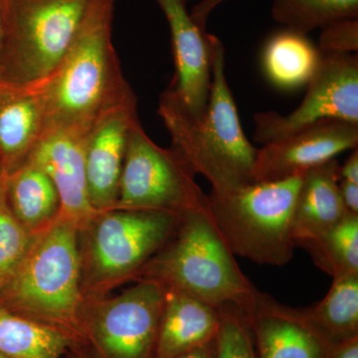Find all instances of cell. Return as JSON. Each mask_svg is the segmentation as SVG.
I'll return each instance as SVG.
<instances>
[{"label": "cell", "instance_id": "1", "mask_svg": "<svg viewBox=\"0 0 358 358\" xmlns=\"http://www.w3.org/2000/svg\"><path fill=\"white\" fill-rule=\"evenodd\" d=\"M115 2L94 1L64 60L41 87V138L65 129L91 131L106 115L136 98L112 42Z\"/></svg>", "mask_w": 358, "mask_h": 358}, {"label": "cell", "instance_id": "2", "mask_svg": "<svg viewBox=\"0 0 358 358\" xmlns=\"http://www.w3.org/2000/svg\"><path fill=\"white\" fill-rule=\"evenodd\" d=\"M225 67V48L221 40L213 35L211 87L201 119L186 115L164 93L157 109L171 134V148L195 173L209 181L211 192L215 193L255 183L252 173L258 152L240 124Z\"/></svg>", "mask_w": 358, "mask_h": 358}, {"label": "cell", "instance_id": "3", "mask_svg": "<svg viewBox=\"0 0 358 358\" xmlns=\"http://www.w3.org/2000/svg\"><path fill=\"white\" fill-rule=\"evenodd\" d=\"M159 282L219 308L234 305L248 315L259 289L242 272L207 211V204L181 214L164 246L136 278Z\"/></svg>", "mask_w": 358, "mask_h": 358}, {"label": "cell", "instance_id": "4", "mask_svg": "<svg viewBox=\"0 0 358 358\" xmlns=\"http://www.w3.org/2000/svg\"><path fill=\"white\" fill-rule=\"evenodd\" d=\"M79 228L59 216L33 237L15 272L0 292V306L49 326H77L85 303Z\"/></svg>", "mask_w": 358, "mask_h": 358}, {"label": "cell", "instance_id": "5", "mask_svg": "<svg viewBox=\"0 0 358 358\" xmlns=\"http://www.w3.org/2000/svg\"><path fill=\"white\" fill-rule=\"evenodd\" d=\"M178 216L162 211L113 208L98 211L79 228L85 300L103 298L136 279L173 234Z\"/></svg>", "mask_w": 358, "mask_h": 358}, {"label": "cell", "instance_id": "6", "mask_svg": "<svg viewBox=\"0 0 358 358\" xmlns=\"http://www.w3.org/2000/svg\"><path fill=\"white\" fill-rule=\"evenodd\" d=\"M95 0H7L0 82L44 86L64 60Z\"/></svg>", "mask_w": 358, "mask_h": 358}, {"label": "cell", "instance_id": "7", "mask_svg": "<svg viewBox=\"0 0 358 358\" xmlns=\"http://www.w3.org/2000/svg\"><path fill=\"white\" fill-rule=\"evenodd\" d=\"M303 173L207 195V211L233 255L278 267L293 259L292 220Z\"/></svg>", "mask_w": 358, "mask_h": 358}, {"label": "cell", "instance_id": "8", "mask_svg": "<svg viewBox=\"0 0 358 358\" xmlns=\"http://www.w3.org/2000/svg\"><path fill=\"white\" fill-rule=\"evenodd\" d=\"M196 173L171 148L150 140L141 122L134 124L115 208L162 211L179 216L207 204Z\"/></svg>", "mask_w": 358, "mask_h": 358}, {"label": "cell", "instance_id": "9", "mask_svg": "<svg viewBox=\"0 0 358 358\" xmlns=\"http://www.w3.org/2000/svg\"><path fill=\"white\" fill-rule=\"evenodd\" d=\"M164 299L159 282L138 280L117 296L85 300L81 317L106 357H155Z\"/></svg>", "mask_w": 358, "mask_h": 358}, {"label": "cell", "instance_id": "10", "mask_svg": "<svg viewBox=\"0 0 358 358\" xmlns=\"http://www.w3.org/2000/svg\"><path fill=\"white\" fill-rule=\"evenodd\" d=\"M300 106L291 114L274 110L254 115V140L268 145L327 120L358 124V56L322 54Z\"/></svg>", "mask_w": 358, "mask_h": 358}, {"label": "cell", "instance_id": "11", "mask_svg": "<svg viewBox=\"0 0 358 358\" xmlns=\"http://www.w3.org/2000/svg\"><path fill=\"white\" fill-rule=\"evenodd\" d=\"M171 29L176 73L164 95L193 119H201L211 87L212 37L192 20L188 0H155Z\"/></svg>", "mask_w": 358, "mask_h": 358}, {"label": "cell", "instance_id": "12", "mask_svg": "<svg viewBox=\"0 0 358 358\" xmlns=\"http://www.w3.org/2000/svg\"><path fill=\"white\" fill-rule=\"evenodd\" d=\"M358 145V124L327 120L264 145L257 152L254 182H274L334 159Z\"/></svg>", "mask_w": 358, "mask_h": 358}, {"label": "cell", "instance_id": "13", "mask_svg": "<svg viewBox=\"0 0 358 358\" xmlns=\"http://www.w3.org/2000/svg\"><path fill=\"white\" fill-rule=\"evenodd\" d=\"M138 122L136 98L106 115L89 134L85 169L89 202L96 212L117 205L129 133Z\"/></svg>", "mask_w": 358, "mask_h": 358}, {"label": "cell", "instance_id": "14", "mask_svg": "<svg viewBox=\"0 0 358 358\" xmlns=\"http://www.w3.org/2000/svg\"><path fill=\"white\" fill-rule=\"evenodd\" d=\"M246 317L258 358H324L331 345L303 308L282 305L263 292Z\"/></svg>", "mask_w": 358, "mask_h": 358}, {"label": "cell", "instance_id": "15", "mask_svg": "<svg viewBox=\"0 0 358 358\" xmlns=\"http://www.w3.org/2000/svg\"><path fill=\"white\" fill-rule=\"evenodd\" d=\"M91 131L65 129L43 136L26 162L51 178L60 196V216L76 224L78 228L96 213L89 202L85 169Z\"/></svg>", "mask_w": 358, "mask_h": 358}, {"label": "cell", "instance_id": "16", "mask_svg": "<svg viewBox=\"0 0 358 358\" xmlns=\"http://www.w3.org/2000/svg\"><path fill=\"white\" fill-rule=\"evenodd\" d=\"M339 171L341 166L334 157L310 167L303 173L292 220L296 247L324 234L350 213L339 192Z\"/></svg>", "mask_w": 358, "mask_h": 358}, {"label": "cell", "instance_id": "17", "mask_svg": "<svg viewBox=\"0 0 358 358\" xmlns=\"http://www.w3.org/2000/svg\"><path fill=\"white\" fill-rule=\"evenodd\" d=\"M218 308L181 293L166 289L155 358H171L210 345L219 329Z\"/></svg>", "mask_w": 358, "mask_h": 358}, {"label": "cell", "instance_id": "18", "mask_svg": "<svg viewBox=\"0 0 358 358\" xmlns=\"http://www.w3.org/2000/svg\"><path fill=\"white\" fill-rule=\"evenodd\" d=\"M41 87L17 90L0 103V166L9 176L24 166L43 133Z\"/></svg>", "mask_w": 358, "mask_h": 358}, {"label": "cell", "instance_id": "19", "mask_svg": "<svg viewBox=\"0 0 358 358\" xmlns=\"http://www.w3.org/2000/svg\"><path fill=\"white\" fill-rule=\"evenodd\" d=\"M6 192L14 216L31 236L47 229L60 216L57 188L43 171L29 162L6 176Z\"/></svg>", "mask_w": 358, "mask_h": 358}, {"label": "cell", "instance_id": "20", "mask_svg": "<svg viewBox=\"0 0 358 358\" xmlns=\"http://www.w3.org/2000/svg\"><path fill=\"white\" fill-rule=\"evenodd\" d=\"M322 54L307 35L286 29L273 35L263 51L266 76L275 86L294 89L307 85Z\"/></svg>", "mask_w": 358, "mask_h": 358}, {"label": "cell", "instance_id": "21", "mask_svg": "<svg viewBox=\"0 0 358 358\" xmlns=\"http://www.w3.org/2000/svg\"><path fill=\"white\" fill-rule=\"evenodd\" d=\"M63 329L0 306V352L8 358H63L71 345Z\"/></svg>", "mask_w": 358, "mask_h": 358}, {"label": "cell", "instance_id": "22", "mask_svg": "<svg viewBox=\"0 0 358 358\" xmlns=\"http://www.w3.org/2000/svg\"><path fill=\"white\" fill-rule=\"evenodd\" d=\"M303 310L331 345L358 336V273L333 278L324 300Z\"/></svg>", "mask_w": 358, "mask_h": 358}, {"label": "cell", "instance_id": "23", "mask_svg": "<svg viewBox=\"0 0 358 358\" xmlns=\"http://www.w3.org/2000/svg\"><path fill=\"white\" fill-rule=\"evenodd\" d=\"M333 278L358 273V214L346 213L326 233L298 245Z\"/></svg>", "mask_w": 358, "mask_h": 358}, {"label": "cell", "instance_id": "24", "mask_svg": "<svg viewBox=\"0 0 358 358\" xmlns=\"http://www.w3.org/2000/svg\"><path fill=\"white\" fill-rule=\"evenodd\" d=\"M272 16L286 29L308 35L338 21L358 18V0H274Z\"/></svg>", "mask_w": 358, "mask_h": 358}, {"label": "cell", "instance_id": "25", "mask_svg": "<svg viewBox=\"0 0 358 358\" xmlns=\"http://www.w3.org/2000/svg\"><path fill=\"white\" fill-rule=\"evenodd\" d=\"M6 174L0 183V292L13 277L34 237L11 211L6 199Z\"/></svg>", "mask_w": 358, "mask_h": 358}, {"label": "cell", "instance_id": "26", "mask_svg": "<svg viewBox=\"0 0 358 358\" xmlns=\"http://www.w3.org/2000/svg\"><path fill=\"white\" fill-rule=\"evenodd\" d=\"M215 358H258L246 315L234 305L218 308Z\"/></svg>", "mask_w": 358, "mask_h": 358}, {"label": "cell", "instance_id": "27", "mask_svg": "<svg viewBox=\"0 0 358 358\" xmlns=\"http://www.w3.org/2000/svg\"><path fill=\"white\" fill-rule=\"evenodd\" d=\"M320 30L317 46L320 54L357 53L358 18L338 21Z\"/></svg>", "mask_w": 358, "mask_h": 358}, {"label": "cell", "instance_id": "28", "mask_svg": "<svg viewBox=\"0 0 358 358\" xmlns=\"http://www.w3.org/2000/svg\"><path fill=\"white\" fill-rule=\"evenodd\" d=\"M324 358H358V336L327 346Z\"/></svg>", "mask_w": 358, "mask_h": 358}, {"label": "cell", "instance_id": "29", "mask_svg": "<svg viewBox=\"0 0 358 358\" xmlns=\"http://www.w3.org/2000/svg\"><path fill=\"white\" fill-rule=\"evenodd\" d=\"M227 0H200L199 3L195 4L190 11L192 20L195 21L201 28L206 27L207 20L209 16L213 13L216 7L222 4Z\"/></svg>", "mask_w": 358, "mask_h": 358}, {"label": "cell", "instance_id": "30", "mask_svg": "<svg viewBox=\"0 0 358 358\" xmlns=\"http://www.w3.org/2000/svg\"><path fill=\"white\" fill-rule=\"evenodd\" d=\"M339 192L346 211L358 214V185L350 181H339Z\"/></svg>", "mask_w": 358, "mask_h": 358}, {"label": "cell", "instance_id": "31", "mask_svg": "<svg viewBox=\"0 0 358 358\" xmlns=\"http://www.w3.org/2000/svg\"><path fill=\"white\" fill-rule=\"evenodd\" d=\"M341 180L350 181L358 185V150L353 148L352 154L346 159L345 164L341 166Z\"/></svg>", "mask_w": 358, "mask_h": 358}, {"label": "cell", "instance_id": "32", "mask_svg": "<svg viewBox=\"0 0 358 358\" xmlns=\"http://www.w3.org/2000/svg\"><path fill=\"white\" fill-rule=\"evenodd\" d=\"M171 358H215V341Z\"/></svg>", "mask_w": 358, "mask_h": 358}, {"label": "cell", "instance_id": "33", "mask_svg": "<svg viewBox=\"0 0 358 358\" xmlns=\"http://www.w3.org/2000/svg\"><path fill=\"white\" fill-rule=\"evenodd\" d=\"M7 0H0V49L3 42L4 30H6Z\"/></svg>", "mask_w": 358, "mask_h": 358}, {"label": "cell", "instance_id": "34", "mask_svg": "<svg viewBox=\"0 0 358 358\" xmlns=\"http://www.w3.org/2000/svg\"><path fill=\"white\" fill-rule=\"evenodd\" d=\"M15 91H17V90L7 88V87L4 86V85L0 82V103L6 101V99Z\"/></svg>", "mask_w": 358, "mask_h": 358}, {"label": "cell", "instance_id": "35", "mask_svg": "<svg viewBox=\"0 0 358 358\" xmlns=\"http://www.w3.org/2000/svg\"><path fill=\"white\" fill-rule=\"evenodd\" d=\"M4 176H6V173H4L3 169H2L1 166H0V183H1L2 179H3Z\"/></svg>", "mask_w": 358, "mask_h": 358}, {"label": "cell", "instance_id": "36", "mask_svg": "<svg viewBox=\"0 0 358 358\" xmlns=\"http://www.w3.org/2000/svg\"><path fill=\"white\" fill-rule=\"evenodd\" d=\"M0 358H8L6 357V355H2L1 352H0Z\"/></svg>", "mask_w": 358, "mask_h": 358}]
</instances>
